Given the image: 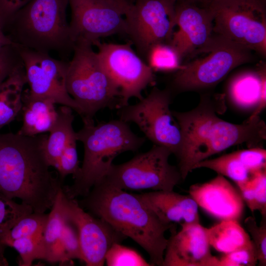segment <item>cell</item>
I'll use <instances>...</instances> for the list:
<instances>
[{"mask_svg":"<svg viewBox=\"0 0 266 266\" xmlns=\"http://www.w3.org/2000/svg\"><path fill=\"white\" fill-rule=\"evenodd\" d=\"M225 109L221 94L202 95L199 104L186 112L172 111L182 133V143L176 156L183 180L199 162L231 146L245 143L257 147L266 139V124L260 116L236 124L219 117Z\"/></svg>","mask_w":266,"mask_h":266,"instance_id":"6da1fadb","label":"cell"},{"mask_svg":"<svg viewBox=\"0 0 266 266\" xmlns=\"http://www.w3.org/2000/svg\"><path fill=\"white\" fill-rule=\"evenodd\" d=\"M47 137L0 133V193L20 199L37 213L51 209L63 186L49 170L44 150Z\"/></svg>","mask_w":266,"mask_h":266,"instance_id":"7a4b0ae2","label":"cell"},{"mask_svg":"<svg viewBox=\"0 0 266 266\" xmlns=\"http://www.w3.org/2000/svg\"><path fill=\"white\" fill-rule=\"evenodd\" d=\"M77 201L84 210L139 245L149 255L152 266H163L168 242L165 233L174 224L164 222L137 194L100 182Z\"/></svg>","mask_w":266,"mask_h":266,"instance_id":"3957f363","label":"cell"},{"mask_svg":"<svg viewBox=\"0 0 266 266\" xmlns=\"http://www.w3.org/2000/svg\"><path fill=\"white\" fill-rule=\"evenodd\" d=\"M82 120L83 127L75 132L77 140L84 146L82 165L73 177V184L62 187L65 195L71 199L86 196L107 175L117 156L137 151L145 141L144 137L132 131L128 123L120 119L97 125L93 119Z\"/></svg>","mask_w":266,"mask_h":266,"instance_id":"277c9868","label":"cell"},{"mask_svg":"<svg viewBox=\"0 0 266 266\" xmlns=\"http://www.w3.org/2000/svg\"><path fill=\"white\" fill-rule=\"evenodd\" d=\"M68 0H31L4 21L10 22L15 46L49 54L73 51Z\"/></svg>","mask_w":266,"mask_h":266,"instance_id":"5b68a950","label":"cell"},{"mask_svg":"<svg viewBox=\"0 0 266 266\" xmlns=\"http://www.w3.org/2000/svg\"><path fill=\"white\" fill-rule=\"evenodd\" d=\"M92 45L75 43L73 56L67 63L66 88L79 106L82 119H93L105 108H120V90L102 65Z\"/></svg>","mask_w":266,"mask_h":266,"instance_id":"8992f818","label":"cell"},{"mask_svg":"<svg viewBox=\"0 0 266 266\" xmlns=\"http://www.w3.org/2000/svg\"><path fill=\"white\" fill-rule=\"evenodd\" d=\"M215 35L266 56V1L262 0H214Z\"/></svg>","mask_w":266,"mask_h":266,"instance_id":"52a82bcc","label":"cell"},{"mask_svg":"<svg viewBox=\"0 0 266 266\" xmlns=\"http://www.w3.org/2000/svg\"><path fill=\"white\" fill-rule=\"evenodd\" d=\"M252 51L214 35L202 53L175 72L172 85L180 92L201 91L217 85L233 69L252 59Z\"/></svg>","mask_w":266,"mask_h":266,"instance_id":"ba28073f","label":"cell"},{"mask_svg":"<svg viewBox=\"0 0 266 266\" xmlns=\"http://www.w3.org/2000/svg\"><path fill=\"white\" fill-rule=\"evenodd\" d=\"M171 154L167 148L154 144L128 162L113 164L100 182L124 190H173L183 179L178 167L169 163Z\"/></svg>","mask_w":266,"mask_h":266,"instance_id":"9c48e42d","label":"cell"},{"mask_svg":"<svg viewBox=\"0 0 266 266\" xmlns=\"http://www.w3.org/2000/svg\"><path fill=\"white\" fill-rule=\"evenodd\" d=\"M168 89L154 88L136 104L119 109V119L135 123L154 145L168 149L175 156L182 143L180 127L170 109Z\"/></svg>","mask_w":266,"mask_h":266,"instance_id":"30bf717a","label":"cell"},{"mask_svg":"<svg viewBox=\"0 0 266 266\" xmlns=\"http://www.w3.org/2000/svg\"><path fill=\"white\" fill-rule=\"evenodd\" d=\"M174 0H134L125 15L126 34L144 60L149 49L169 43L176 27Z\"/></svg>","mask_w":266,"mask_h":266,"instance_id":"8fae6325","label":"cell"},{"mask_svg":"<svg viewBox=\"0 0 266 266\" xmlns=\"http://www.w3.org/2000/svg\"><path fill=\"white\" fill-rule=\"evenodd\" d=\"M71 9L69 23L75 43L94 45L103 37L125 34V15L132 3L118 0H68Z\"/></svg>","mask_w":266,"mask_h":266,"instance_id":"7c38bea8","label":"cell"},{"mask_svg":"<svg viewBox=\"0 0 266 266\" xmlns=\"http://www.w3.org/2000/svg\"><path fill=\"white\" fill-rule=\"evenodd\" d=\"M132 45L131 42L118 44L100 40L94 45L102 65L120 90V108L128 105L132 98L142 99L143 91L156 81L154 72Z\"/></svg>","mask_w":266,"mask_h":266,"instance_id":"4fadbf2b","label":"cell"},{"mask_svg":"<svg viewBox=\"0 0 266 266\" xmlns=\"http://www.w3.org/2000/svg\"><path fill=\"white\" fill-rule=\"evenodd\" d=\"M24 66L28 94L33 97L48 98L56 104L66 106L80 116L81 109L66 88L67 63L49 54L16 46Z\"/></svg>","mask_w":266,"mask_h":266,"instance_id":"5bb4252c","label":"cell"},{"mask_svg":"<svg viewBox=\"0 0 266 266\" xmlns=\"http://www.w3.org/2000/svg\"><path fill=\"white\" fill-rule=\"evenodd\" d=\"M61 201L66 218L77 229L82 261L88 266H103L111 246L126 237L105 221L86 212L75 199L67 197L63 189Z\"/></svg>","mask_w":266,"mask_h":266,"instance_id":"9a60e30c","label":"cell"},{"mask_svg":"<svg viewBox=\"0 0 266 266\" xmlns=\"http://www.w3.org/2000/svg\"><path fill=\"white\" fill-rule=\"evenodd\" d=\"M174 30L169 43L182 59L190 54L201 53L214 36L213 13L211 8L194 3L175 2Z\"/></svg>","mask_w":266,"mask_h":266,"instance_id":"2e32d148","label":"cell"},{"mask_svg":"<svg viewBox=\"0 0 266 266\" xmlns=\"http://www.w3.org/2000/svg\"><path fill=\"white\" fill-rule=\"evenodd\" d=\"M173 227L164 257L163 266H220L219 259L210 251L208 228L199 223Z\"/></svg>","mask_w":266,"mask_h":266,"instance_id":"e0dca14e","label":"cell"},{"mask_svg":"<svg viewBox=\"0 0 266 266\" xmlns=\"http://www.w3.org/2000/svg\"><path fill=\"white\" fill-rule=\"evenodd\" d=\"M189 193L199 207L220 221L239 222L243 215L245 204L238 189L223 175L191 185Z\"/></svg>","mask_w":266,"mask_h":266,"instance_id":"ac0fdd59","label":"cell"},{"mask_svg":"<svg viewBox=\"0 0 266 266\" xmlns=\"http://www.w3.org/2000/svg\"><path fill=\"white\" fill-rule=\"evenodd\" d=\"M204 167L231 179L236 186L250 180L255 173L266 168V150L254 147L223 155L198 163L194 169Z\"/></svg>","mask_w":266,"mask_h":266,"instance_id":"d6986e66","label":"cell"},{"mask_svg":"<svg viewBox=\"0 0 266 266\" xmlns=\"http://www.w3.org/2000/svg\"><path fill=\"white\" fill-rule=\"evenodd\" d=\"M228 96L232 104L243 111H252L249 119L260 116L266 106V66L260 65L255 71L240 72L228 86Z\"/></svg>","mask_w":266,"mask_h":266,"instance_id":"ffe728a7","label":"cell"},{"mask_svg":"<svg viewBox=\"0 0 266 266\" xmlns=\"http://www.w3.org/2000/svg\"><path fill=\"white\" fill-rule=\"evenodd\" d=\"M137 195L166 223L200 222L199 206L189 195H181L173 190L153 191Z\"/></svg>","mask_w":266,"mask_h":266,"instance_id":"44dd1931","label":"cell"},{"mask_svg":"<svg viewBox=\"0 0 266 266\" xmlns=\"http://www.w3.org/2000/svg\"><path fill=\"white\" fill-rule=\"evenodd\" d=\"M23 124L18 133L32 136L50 132L55 125L58 111L51 99L33 97L27 91L23 94Z\"/></svg>","mask_w":266,"mask_h":266,"instance_id":"7402d4cb","label":"cell"},{"mask_svg":"<svg viewBox=\"0 0 266 266\" xmlns=\"http://www.w3.org/2000/svg\"><path fill=\"white\" fill-rule=\"evenodd\" d=\"M26 83L25 70L21 61L0 83V130L20 113Z\"/></svg>","mask_w":266,"mask_h":266,"instance_id":"603a6c76","label":"cell"},{"mask_svg":"<svg viewBox=\"0 0 266 266\" xmlns=\"http://www.w3.org/2000/svg\"><path fill=\"white\" fill-rule=\"evenodd\" d=\"M62 189L48 214L40 241V259L50 263H62L61 239L66 217L61 201Z\"/></svg>","mask_w":266,"mask_h":266,"instance_id":"cb8c5ba5","label":"cell"},{"mask_svg":"<svg viewBox=\"0 0 266 266\" xmlns=\"http://www.w3.org/2000/svg\"><path fill=\"white\" fill-rule=\"evenodd\" d=\"M72 110L65 105L59 107L57 122L47 136L44 150L50 166L56 167L63 151L75 133L72 127L74 116Z\"/></svg>","mask_w":266,"mask_h":266,"instance_id":"d4e9b609","label":"cell"},{"mask_svg":"<svg viewBox=\"0 0 266 266\" xmlns=\"http://www.w3.org/2000/svg\"><path fill=\"white\" fill-rule=\"evenodd\" d=\"M208 234L210 246L223 254L234 251L252 240L239 222L233 220L221 221L208 228Z\"/></svg>","mask_w":266,"mask_h":266,"instance_id":"484cf974","label":"cell"},{"mask_svg":"<svg viewBox=\"0 0 266 266\" xmlns=\"http://www.w3.org/2000/svg\"><path fill=\"white\" fill-rule=\"evenodd\" d=\"M182 59L169 43H160L149 49L145 61L154 72H175L181 67Z\"/></svg>","mask_w":266,"mask_h":266,"instance_id":"4316f807","label":"cell"},{"mask_svg":"<svg viewBox=\"0 0 266 266\" xmlns=\"http://www.w3.org/2000/svg\"><path fill=\"white\" fill-rule=\"evenodd\" d=\"M48 218V214L35 212L23 216L7 232L1 244L7 247L12 240L42 235Z\"/></svg>","mask_w":266,"mask_h":266,"instance_id":"83f0119b","label":"cell"},{"mask_svg":"<svg viewBox=\"0 0 266 266\" xmlns=\"http://www.w3.org/2000/svg\"><path fill=\"white\" fill-rule=\"evenodd\" d=\"M33 212L23 202L18 203L0 193V245L7 232L22 217Z\"/></svg>","mask_w":266,"mask_h":266,"instance_id":"f1b7e54d","label":"cell"},{"mask_svg":"<svg viewBox=\"0 0 266 266\" xmlns=\"http://www.w3.org/2000/svg\"><path fill=\"white\" fill-rule=\"evenodd\" d=\"M105 263L108 266H152L135 250L115 243L107 251Z\"/></svg>","mask_w":266,"mask_h":266,"instance_id":"f546056e","label":"cell"},{"mask_svg":"<svg viewBox=\"0 0 266 266\" xmlns=\"http://www.w3.org/2000/svg\"><path fill=\"white\" fill-rule=\"evenodd\" d=\"M61 248L62 263L69 262L73 259H79L82 261L77 229L66 218L61 236Z\"/></svg>","mask_w":266,"mask_h":266,"instance_id":"4dcf8cb0","label":"cell"},{"mask_svg":"<svg viewBox=\"0 0 266 266\" xmlns=\"http://www.w3.org/2000/svg\"><path fill=\"white\" fill-rule=\"evenodd\" d=\"M76 141L77 140L75 132L63 151L55 168L58 172V176L62 182L68 175L71 174L74 177L80 169Z\"/></svg>","mask_w":266,"mask_h":266,"instance_id":"1f68e13d","label":"cell"},{"mask_svg":"<svg viewBox=\"0 0 266 266\" xmlns=\"http://www.w3.org/2000/svg\"><path fill=\"white\" fill-rule=\"evenodd\" d=\"M42 235L20 238L9 242L7 246L14 248L19 254V265L30 266L40 258V241Z\"/></svg>","mask_w":266,"mask_h":266,"instance_id":"d6a6232c","label":"cell"},{"mask_svg":"<svg viewBox=\"0 0 266 266\" xmlns=\"http://www.w3.org/2000/svg\"><path fill=\"white\" fill-rule=\"evenodd\" d=\"M219 259L220 266H255L258 264L257 252L252 240L234 251L224 254Z\"/></svg>","mask_w":266,"mask_h":266,"instance_id":"836d02e7","label":"cell"},{"mask_svg":"<svg viewBox=\"0 0 266 266\" xmlns=\"http://www.w3.org/2000/svg\"><path fill=\"white\" fill-rule=\"evenodd\" d=\"M244 225L252 237V241L256 247L258 264L260 266H266V220L262 221L258 226L254 218L249 216L244 221Z\"/></svg>","mask_w":266,"mask_h":266,"instance_id":"e575fe53","label":"cell"},{"mask_svg":"<svg viewBox=\"0 0 266 266\" xmlns=\"http://www.w3.org/2000/svg\"><path fill=\"white\" fill-rule=\"evenodd\" d=\"M254 188L256 210L266 220V169L259 171L252 178Z\"/></svg>","mask_w":266,"mask_h":266,"instance_id":"d590c367","label":"cell"},{"mask_svg":"<svg viewBox=\"0 0 266 266\" xmlns=\"http://www.w3.org/2000/svg\"><path fill=\"white\" fill-rule=\"evenodd\" d=\"M31 0H0V16L4 22Z\"/></svg>","mask_w":266,"mask_h":266,"instance_id":"8d00e7d4","label":"cell"},{"mask_svg":"<svg viewBox=\"0 0 266 266\" xmlns=\"http://www.w3.org/2000/svg\"><path fill=\"white\" fill-rule=\"evenodd\" d=\"M252 178L246 183L236 186L241 195L245 204L247 205L251 212H253L256 210V206Z\"/></svg>","mask_w":266,"mask_h":266,"instance_id":"74e56055","label":"cell"},{"mask_svg":"<svg viewBox=\"0 0 266 266\" xmlns=\"http://www.w3.org/2000/svg\"><path fill=\"white\" fill-rule=\"evenodd\" d=\"M9 47L0 53V83L8 76L21 61V60L19 62H16L12 61L11 58L8 56L7 52Z\"/></svg>","mask_w":266,"mask_h":266,"instance_id":"f35d334b","label":"cell"},{"mask_svg":"<svg viewBox=\"0 0 266 266\" xmlns=\"http://www.w3.org/2000/svg\"><path fill=\"white\" fill-rule=\"evenodd\" d=\"M3 25L4 20L0 16V53L11 46H15L10 38L4 33Z\"/></svg>","mask_w":266,"mask_h":266,"instance_id":"ab89813d","label":"cell"},{"mask_svg":"<svg viewBox=\"0 0 266 266\" xmlns=\"http://www.w3.org/2000/svg\"><path fill=\"white\" fill-rule=\"evenodd\" d=\"M175 2L194 3L201 7H207L214 0H174Z\"/></svg>","mask_w":266,"mask_h":266,"instance_id":"60d3db41","label":"cell"},{"mask_svg":"<svg viewBox=\"0 0 266 266\" xmlns=\"http://www.w3.org/2000/svg\"><path fill=\"white\" fill-rule=\"evenodd\" d=\"M6 246L0 245V266H8V263L4 256V252Z\"/></svg>","mask_w":266,"mask_h":266,"instance_id":"b9f144b4","label":"cell"},{"mask_svg":"<svg viewBox=\"0 0 266 266\" xmlns=\"http://www.w3.org/2000/svg\"><path fill=\"white\" fill-rule=\"evenodd\" d=\"M119 0L123 2H125V3H132L130 0Z\"/></svg>","mask_w":266,"mask_h":266,"instance_id":"7bdbcfd3","label":"cell"},{"mask_svg":"<svg viewBox=\"0 0 266 266\" xmlns=\"http://www.w3.org/2000/svg\"><path fill=\"white\" fill-rule=\"evenodd\" d=\"M130 0L132 3L133 2V1H134V0Z\"/></svg>","mask_w":266,"mask_h":266,"instance_id":"ee69618b","label":"cell"},{"mask_svg":"<svg viewBox=\"0 0 266 266\" xmlns=\"http://www.w3.org/2000/svg\"><path fill=\"white\" fill-rule=\"evenodd\" d=\"M263 0V1H266V0Z\"/></svg>","mask_w":266,"mask_h":266,"instance_id":"f6af8a7d","label":"cell"}]
</instances>
